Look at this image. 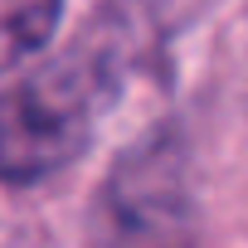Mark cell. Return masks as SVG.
Returning <instances> with one entry per match:
<instances>
[{
  "label": "cell",
  "instance_id": "obj_2",
  "mask_svg": "<svg viewBox=\"0 0 248 248\" xmlns=\"http://www.w3.org/2000/svg\"><path fill=\"white\" fill-rule=\"evenodd\" d=\"M63 0H0V73L34 59L59 30Z\"/></svg>",
  "mask_w": 248,
  "mask_h": 248
},
{
  "label": "cell",
  "instance_id": "obj_1",
  "mask_svg": "<svg viewBox=\"0 0 248 248\" xmlns=\"http://www.w3.org/2000/svg\"><path fill=\"white\" fill-rule=\"evenodd\" d=\"M97 83L88 59H59L0 93V180L34 185L78 161L97 122Z\"/></svg>",
  "mask_w": 248,
  "mask_h": 248
}]
</instances>
